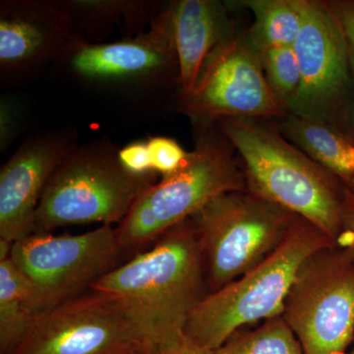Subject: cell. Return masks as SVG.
Returning a JSON list of instances; mask_svg holds the SVG:
<instances>
[{"instance_id": "6da1fadb", "label": "cell", "mask_w": 354, "mask_h": 354, "mask_svg": "<svg viewBox=\"0 0 354 354\" xmlns=\"http://www.w3.org/2000/svg\"><path fill=\"white\" fill-rule=\"evenodd\" d=\"M113 297L147 344L184 330L209 293L206 262L192 216L165 232L145 252L114 268L91 286Z\"/></svg>"}, {"instance_id": "7a4b0ae2", "label": "cell", "mask_w": 354, "mask_h": 354, "mask_svg": "<svg viewBox=\"0 0 354 354\" xmlns=\"http://www.w3.org/2000/svg\"><path fill=\"white\" fill-rule=\"evenodd\" d=\"M257 120H218L242 160L247 190L304 218L334 242L344 195L334 174L305 155L279 130Z\"/></svg>"}, {"instance_id": "3957f363", "label": "cell", "mask_w": 354, "mask_h": 354, "mask_svg": "<svg viewBox=\"0 0 354 354\" xmlns=\"http://www.w3.org/2000/svg\"><path fill=\"white\" fill-rule=\"evenodd\" d=\"M330 245L334 242L327 235L297 216L271 255L241 278L209 292L195 307L184 333L200 346L216 351L237 330L283 315L300 267Z\"/></svg>"}, {"instance_id": "277c9868", "label": "cell", "mask_w": 354, "mask_h": 354, "mask_svg": "<svg viewBox=\"0 0 354 354\" xmlns=\"http://www.w3.org/2000/svg\"><path fill=\"white\" fill-rule=\"evenodd\" d=\"M212 125L198 124L196 145L183 167L146 190L115 227L124 252L157 241L223 193L247 190L234 149Z\"/></svg>"}, {"instance_id": "5b68a950", "label": "cell", "mask_w": 354, "mask_h": 354, "mask_svg": "<svg viewBox=\"0 0 354 354\" xmlns=\"http://www.w3.org/2000/svg\"><path fill=\"white\" fill-rule=\"evenodd\" d=\"M108 142L77 145L51 176L34 216L32 234L102 223L120 225L157 174L128 171Z\"/></svg>"}, {"instance_id": "8992f818", "label": "cell", "mask_w": 354, "mask_h": 354, "mask_svg": "<svg viewBox=\"0 0 354 354\" xmlns=\"http://www.w3.org/2000/svg\"><path fill=\"white\" fill-rule=\"evenodd\" d=\"M297 215L245 191L223 193L192 216L201 241L209 292L271 255Z\"/></svg>"}, {"instance_id": "52a82bcc", "label": "cell", "mask_w": 354, "mask_h": 354, "mask_svg": "<svg viewBox=\"0 0 354 354\" xmlns=\"http://www.w3.org/2000/svg\"><path fill=\"white\" fill-rule=\"evenodd\" d=\"M281 316L305 354H346L354 337V257L335 244L310 256Z\"/></svg>"}, {"instance_id": "ba28073f", "label": "cell", "mask_w": 354, "mask_h": 354, "mask_svg": "<svg viewBox=\"0 0 354 354\" xmlns=\"http://www.w3.org/2000/svg\"><path fill=\"white\" fill-rule=\"evenodd\" d=\"M125 253L116 228L81 234H32L13 243L10 257L32 281L41 312L91 290Z\"/></svg>"}, {"instance_id": "9c48e42d", "label": "cell", "mask_w": 354, "mask_h": 354, "mask_svg": "<svg viewBox=\"0 0 354 354\" xmlns=\"http://www.w3.org/2000/svg\"><path fill=\"white\" fill-rule=\"evenodd\" d=\"M78 82L99 90L155 91L176 82V50L162 10L136 36L72 44L57 62Z\"/></svg>"}, {"instance_id": "30bf717a", "label": "cell", "mask_w": 354, "mask_h": 354, "mask_svg": "<svg viewBox=\"0 0 354 354\" xmlns=\"http://www.w3.org/2000/svg\"><path fill=\"white\" fill-rule=\"evenodd\" d=\"M147 346L116 300L90 290L39 315L9 354H136Z\"/></svg>"}, {"instance_id": "8fae6325", "label": "cell", "mask_w": 354, "mask_h": 354, "mask_svg": "<svg viewBox=\"0 0 354 354\" xmlns=\"http://www.w3.org/2000/svg\"><path fill=\"white\" fill-rule=\"evenodd\" d=\"M179 106L196 124L283 118L288 113L266 80L260 55L245 37L234 35L209 55L189 94L179 95Z\"/></svg>"}, {"instance_id": "7c38bea8", "label": "cell", "mask_w": 354, "mask_h": 354, "mask_svg": "<svg viewBox=\"0 0 354 354\" xmlns=\"http://www.w3.org/2000/svg\"><path fill=\"white\" fill-rule=\"evenodd\" d=\"M301 73L290 113L330 121L348 81L349 50L328 4L304 0V23L293 46Z\"/></svg>"}, {"instance_id": "4fadbf2b", "label": "cell", "mask_w": 354, "mask_h": 354, "mask_svg": "<svg viewBox=\"0 0 354 354\" xmlns=\"http://www.w3.org/2000/svg\"><path fill=\"white\" fill-rule=\"evenodd\" d=\"M78 41L59 0H4L0 4V75L15 82L57 64Z\"/></svg>"}, {"instance_id": "5bb4252c", "label": "cell", "mask_w": 354, "mask_h": 354, "mask_svg": "<svg viewBox=\"0 0 354 354\" xmlns=\"http://www.w3.org/2000/svg\"><path fill=\"white\" fill-rule=\"evenodd\" d=\"M77 146L74 133L32 135L0 169V239L15 243L32 234L34 216L51 176Z\"/></svg>"}, {"instance_id": "9a60e30c", "label": "cell", "mask_w": 354, "mask_h": 354, "mask_svg": "<svg viewBox=\"0 0 354 354\" xmlns=\"http://www.w3.org/2000/svg\"><path fill=\"white\" fill-rule=\"evenodd\" d=\"M162 12L176 50L180 95H187L209 55L232 36L227 10L214 0H181Z\"/></svg>"}, {"instance_id": "2e32d148", "label": "cell", "mask_w": 354, "mask_h": 354, "mask_svg": "<svg viewBox=\"0 0 354 354\" xmlns=\"http://www.w3.org/2000/svg\"><path fill=\"white\" fill-rule=\"evenodd\" d=\"M279 131L291 144L335 177L351 184L354 178V144L330 121L288 111Z\"/></svg>"}, {"instance_id": "e0dca14e", "label": "cell", "mask_w": 354, "mask_h": 354, "mask_svg": "<svg viewBox=\"0 0 354 354\" xmlns=\"http://www.w3.org/2000/svg\"><path fill=\"white\" fill-rule=\"evenodd\" d=\"M66 11L78 41L97 43L115 28H127L131 36L150 26L153 4L140 0H59Z\"/></svg>"}, {"instance_id": "ac0fdd59", "label": "cell", "mask_w": 354, "mask_h": 354, "mask_svg": "<svg viewBox=\"0 0 354 354\" xmlns=\"http://www.w3.org/2000/svg\"><path fill=\"white\" fill-rule=\"evenodd\" d=\"M43 313L32 281L10 256L0 260V354H9Z\"/></svg>"}, {"instance_id": "d6986e66", "label": "cell", "mask_w": 354, "mask_h": 354, "mask_svg": "<svg viewBox=\"0 0 354 354\" xmlns=\"http://www.w3.org/2000/svg\"><path fill=\"white\" fill-rule=\"evenodd\" d=\"M254 16L245 38L258 55L295 46L304 23V0H249Z\"/></svg>"}, {"instance_id": "ffe728a7", "label": "cell", "mask_w": 354, "mask_h": 354, "mask_svg": "<svg viewBox=\"0 0 354 354\" xmlns=\"http://www.w3.org/2000/svg\"><path fill=\"white\" fill-rule=\"evenodd\" d=\"M215 354H305L297 335L283 316L263 322L256 329L235 332Z\"/></svg>"}, {"instance_id": "44dd1931", "label": "cell", "mask_w": 354, "mask_h": 354, "mask_svg": "<svg viewBox=\"0 0 354 354\" xmlns=\"http://www.w3.org/2000/svg\"><path fill=\"white\" fill-rule=\"evenodd\" d=\"M259 55L266 80L288 109L301 84L299 64L293 46L272 48Z\"/></svg>"}, {"instance_id": "7402d4cb", "label": "cell", "mask_w": 354, "mask_h": 354, "mask_svg": "<svg viewBox=\"0 0 354 354\" xmlns=\"http://www.w3.org/2000/svg\"><path fill=\"white\" fill-rule=\"evenodd\" d=\"M147 144L153 171L162 177L178 171L189 155L176 140L169 137H151L147 140Z\"/></svg>"}, {"instance_id": "603a6c76", "label": "cell", "mask_w": 354, "mask_h": 354, "mask_svg": "<svg viewBox=\"0 0 354 354\" xmlns=\"http://www.w3.org/2000/svg\"><path fill=\"white\" fill-rule=\"evenodd\" d=\"M143 354H215V351L200 346L189 339L184 330H178L149 344Z\"/></svg>"}, {"instance_id": "cb8c5ba5", "label": "cell", "mask_w": 354, "mask_h": 354, "mask_svg": "<svg viewBox=\"0 0 354 354\" xmlns=\"http://www.w3.org/2000/svg\"><path fill=\"white\" fill-rule=\"evenodd\" d=\"M11 97L0 100V149L6 152L20 131V113Z\"/></svg>"}, {"instance_id": "d4e9b609", "label": "cell", "mask_w": 354, "mask_h": 354, "mask_svg": "<svg viewBox=\"0 0 354 354\" xmlns=\"http://www.w3.org/2000/svg\"><path fill=\"white\" fill-rule=\"evenodd\" d=\"M118 157L123 167L128 171L138 176L156 174L151 165L150 153H149L147 141L133 142L127 146L120 149Z\"/></svg>"}, {"instance_id": "484cf974", "label": "cell", "mask_w": 354, "mask_h": 354, "mask_svg": "<svg viewBox=\"0 0 354 354\" xmlns=\"http://www.w3.org/2000/svg\"><path fill=\"white\" fill-rule=\"evenodd\" d=\"M335 245L354 257V192L346 190L342 206V227Z\"/></svg>"}, {"instance_id": "4316f807", "label": "cell", "mask_w": 354, "mask_h": 354, "mask_svg": "<svg viewBox=\"0 0 354 354\" xmlns=\"http://www.w3.org/2000/svg\"><path fill=\"white\" fill-rule=\"evenodd\" d=\"M329 7L341 26L349 53H353L354 55V4H333Z\"/></svg>"}, {"instance_id": "83f0119b", "label": "cell", "mask_w": 354, "mask_h": 354, "mask_svg": "<svg viewBox=\"0 0 354 354\" xmlns=\"http://www.w3.org/2000/svg\"><path fill=\"white\" fill-rule=\"evenodd\" d=\"M348 190L351 191V192H354V178L353 180L351 181V184L348 186Z\"/></svg>"}, {"instance_id": "f1b7e54d", "label": "cell", "mask_w": 354, "mask_h": 354, "mask_svg": "<svg viewBox=\"0 0 354 354\" xmlns=\"http://www.w3.org/2000/svg\"><path fill=\"white\" fill-rule=\"evenodd\" d=\"M351 122H353V129H354V111H353V116H351Z\"/></svg>"}, {"instance_id": "f546056e", "label": "cell", "mask_w": 354, "mask_h": 354, "mask_svg": "<svg viewBox=\"0 0 354 354\" xmlns=\"http://www.w3.org/2000/svg\"><path fill=\"white\" fill-rule=\"evenodd\" d=\"M351 354H354V348L353 349V351H351Z\"/></svg>"}, {"instance_id": "4dcf8cb0", "label": "cell", "mask_w": 354, "mask_h": 354, "mask_svg": "<svg viewBox=\"0 0 354 354\" xmlns=\"http://www.w3.org/2000/svg\"><path fill=\"white\" fill-rule=\"evenodd\" d=\"M143 351H142V353H136V354H143Z\"/></svg>"}]
</instances>
